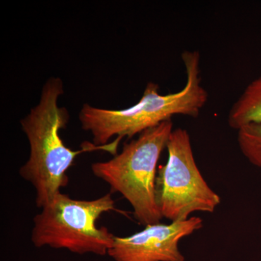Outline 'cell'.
Segmentation results:
<instances>
[{"mask_svg":"<svg viewBox=\"0 0 261 261\" xmlns=\"http://www.w3.org/2000/svg\"><path fill=\"white\" fill-rule=\"evenodd\" d=\"M63 94V84L60 78H50L44 84L40 100L20 121L22 130L29 140L30 155L19 173L35 189L36 205L42 209L69 183L68 172L80 154L86 152L104 150L116 155L122 139L111 143L96 146L84 142L80 150L66 147L60 130L66 128L69 113L58 106Z\"/></svg>","mask_w":261,"mask_h":261,"instance_id":"cell-1","label":"cell"},{"mask_svg":"<svg viewBox=\"0 0 261 261\" xmlns=\"http://www.w3.org/2000/svg\"><path fill=\"white\" fill-rule=\"evenodd\" d=\"M181 58L187 82L179 92L162 95L159 93V86L149 82L140 100L126 109H103L84 104L79 118L82 128L92 135L94 145H108L114 137L132 138L176 115L198 116L208 99L201 84L200 55L198 51H185Z\"/></svg>","mask_w":261,"mask_h":261,"instance_id":"cell-2","label":"cell"},{"mask_svg":"<svg viewBox=\"0 0 261 261\" xmlns=\"http://www.w3.org/2000/svg\"><path fill=\"white\" fill-rule=\"evenodd\" d=\"M171 120L142 132L123 145L119 154L104 162L94 163L92 171L118 192L133 207L134 216L144 226L163 219L156 200L158 163L173 132Z\"/></svg>","mask_w":261,"mask_h":261,"instance_id":"cell-3","label":"cell"},{"mask_svg":"<svg viewBox=\"0 0 261 261\" xmlns=\"http://www.w3.org/2000/svg\"><path fill=\"white\" fill-rule=\"evenodd\" d=\"M117 211L111 194L92 200L70 198L58 193L34 217V246L65 249L73 253L107 255L115 236L106 227H97L103 214Z\"/></svg>","mask_w":261,"mask_h":261,"instance_id":"cell-4","label":"cell"},{"mask_svg":"<svg viewBox=\"0 0 261 261\" xmlns=\"http://www.w3.org/2000/svg\"><path fill=\"white\" fill-rule=\"evenodd\" d=\"M166 148L167 163L160 166L155 182L156 200L163 218L173 222L189 219L195 212L214 213L221 197L197 167L187 130L173 129Z\"/></svg>","mask_w":261,"mask_h":261,"instance_id":"cell-5","label":"cell"},{"mask_svg":"<svg viewBox=\"0 0 261 261\" xmlns=\"http://www.w3.org/2000/svg\"><path fill=\"white\" fill-rule=\"evenodd\" d=\"M202 224L201 218L192 216L169 224L147 225L130 236H115L108 255L115 261H185L178 244L200 229Z\"/></svg>","mask_w":261,"mask_h":261,"instance_id":"cell-6","label":"cell"},{"mask_svg":"<svg viewBox=\"0 0 261 261\" xmlns=\"http://www.w3.org/2000/svg\"><path fill=\"white\" fill-rule=\"evenodd\" d=\"M259 123H261V76L247 86L228 114V126L233 129Z\"/></svg>","mask_w":261,"mask_h":261,"instance_id":"cell-7","label":"cell"},{"mask_svg":"<svg viewBox=\"0 0 261 261\" xmlns=\"http://www.w3.org/2000/svg\"><path fill=\"white\" fill-rule=\"evenodd\" d=\"M238 130L242 153L251 164L261 168V123L247 125Z\"/></svg>","mask_w":261,"mask_h":261,"instance_id":"cell-8","label":"cell"}]
</instances>
